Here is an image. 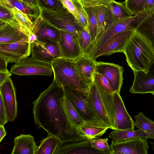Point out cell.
<instances>
[{"label": "cell", "instance_id": "4dcf8cb0", "mask_svg": "<svg viewBox=\"0 0 154 154\" xmlns=\"http://www.w3.org/2000/svg\"><path fill=\"white\" fill-rule=\"evenodd\" d=\"M83 7L86 11L88 16V26L93 47V51L97 35V22L96 11L95 6H83Z\"/></svg>", "mask_w": 154, "mask_h": 154}, {"label": "cell", "instance_id": "4316f807", "mask_svg": "<svg viewBox=\"0 0 154 154\" xmlns=\"http://www.w3.org/2000/svg\"><path fill=\"white\" fill-rule=\"evenodd\" d=\"M108 127H102L84 125L77 128L79 134L87 140L98 138L104 134L108 129Z\"/></svg>", "mask_w": 154, "mask_h": 154}, {"label": "cell", "instance_id": "7a4b0ae2", "mask_svg": "<svg viewBox=\"0 0 154 154\" xmlns=\"http://www.w3.org/2000/svg\"><path fill=\"white\" fill-rule=\"evenodd\" d=\"M123 53L128 66L134 72L142 71L147 73L154 63V47L136 30L128 41Z\"/></svg>", "mask_w": 154, "mask_h": 154}, {"label": "cell", "instance_id": "e0dca14e", "mask_svg": "<svg viewBox=\"0 0 154 154\" xmlns=\"http://www.w3.org/2000/svg\"><path fill=\"white\" fill-rule=\"evenodd\" d=\"M92 140L61 143L54 154H106L93 147Z\"/></svg>", "mask_w": 154, "mask_h": 154}, {"label": "cell", "instance_id": "74e56055", "mask_svg": "<svg viewBox=\"0 0 154 154\" xmlns=\"http://www.w3.org/2000/svg\"><path fill=\"white\" fill-rule=\"evenodd\" d=\"M145 0H125V5L133 16L143 11Z\"/></svg>", "mask_w": 154, "mask_h": 154}, {"label": "cell", "instance_id": "3957f363", "mask_svg": "<svg viewBox=\"0 0 154 154\" xmlns=\"http://www.w3.org/2000/svg\"><path fill=\"white\" fill-rule=\"evenodd\" d=\"M51 65L54 79L60 85L67 86L88 94L92 85L81 77L75 66L74 60L60 57L54 60Z\"/></svg>", "mask_w": 154, "mask_h": 154}, {"label": "cell", "instance_id": "5b68a950", "mask_svg": "<svg viewBox=\"0 0 154 154\" xmlns=\"http://www.w3.org/2000/svg\"><path fill=\"white\" fill-rule=\"evenodd\" d=\"M42 19L59 30L77 34L83 28L75 16L65 7L59 10L41 8Z\"/></svg>", "mask_w": 154, "mask_h": 154}, {"label": "cell", "instance_id": "ac0fdd59", "mask_svg": "<svg viewBox=\"0 0 154 154\" xmlns=\"http://www.w3.org/2000/svg\"><path fill=\"white\" fill-rule=\"evenodd\" d=\"M134 79L130 92L133 94L150 93L154 96V75L142 71L134 72Z\"/></svg>", "mask_w": 154, "mask_h": 154}, {"label": "cell", "instance_id": "d6986e66", "mask_svg": "<svg viewBox=\"0 0 154 154\" xmlns=\"http://www.w3.org/2000/svg\"><path fill=\"white\" fill-rule=\"evenodd\" d=\"M32 33L38 37L58 42L60 39L59 30L43 20L40 16L34 21Z\"/></svg>", "mask_w": 154, "mask_h": 154}, {"label": "cell", "instance_id": "7c38bea8", "mask_svg": "<svg viewBox=\"0 0 154 154\" xmlns=\"http://www.w3.org/2000/svg\"><path fill=\"white\" fill-rule=\"evenodd\" d=\"M123 68L114 63L97 62L95 72L103 75L108 81L114 92L120 93L124 79Z\"/></svg>", "mask_w": 154, "mask_h": 154}, {"label": "cell", "instance_id": "ab89813d", "mask_svg": "<svg viewBox=\"0 0 154 154\" xmlns=\"http://www.w3.org/2000/svg\"><path fill=\"white\" fill-rule=\"evenodd\" d=\"M108 138L94 139L92 140L91 144L94 148L104 152L106 154H112V151L107 142Z\"/></svg>", "mask_w": 154, "mask_h": 154}, {"label": "cell", "instance_id": "8992f818", "mask_svg": "<svg viewBox=\"0 0 154 154\" xmlns=\"http://www.w3.org/2000/svg\"><path fill=\"white\" fill-rule=\"evenodd\" d=\"M62 87L65 96L85 121V124L109 127L99 121L94 116L89 105L88 94L80 90L72 88L67 86Z\"/></svg>", "mask_w": 154, "mask_h": 154}, {"label": "cell", "instance_id": "603a6c76", "mask_svg": "<svg viewBox=\"0 0 154 154\" xmlns=\"http://www.w3.org/2000/svg\"><path fill=\"white\" fill-rule=\"evenodd\" d=\"M148 136V134L145 131L138 129L136 130L114 129L109 134L112 143H119L137 137L147 139Z\"/></svg>", "mask_w": 154, "mask_h": 154}, {"label": "cell", "instance_id": "7bdbcfd3", "mask_svg": "<svg viewBox=\"0 0 154 154\" xmlns=\"http://www.w3.org/2000/svg\"><path fill=\"white\" fill-rule=\"evenodd\" d=\"M64 6L76 17L77 13L72 0H60Z\"/></svg>", "mask_w": 154, "mask_h": 154}, {"label": "cell", "instance_id": "f1b7e54d", "mask_svg": "<svg viewBox=\"0 0 154 154\" xmlns=\"http://www.w3.org/2000/svg\"><path fill=\"white\" fill-rule=\"evenodd\" d=\"M135 30L147 39L154 47V12L143 20Z\"/></svg>", "mask_w": 154, "mask_h": 154}, {"label": "cell", "instance_id": "681fc988", "mask_svg": "<svg viewBox=\"0 0 154 154\" xmlns=\"http://www.w3.org/2000/svg\"><path fill=\"white\" fill-rule=\"evenodd\" d=\"M148 72L154 75V63L151 66Z\"/></svg>", "mask_w": 154, "mask_h": 154}, {"label": "cell", "instance_id": "9a60e30c", "mask_svg": "<svg viewBox=\"0 0 154 154\" xmlns=\"http://www.w3.org/2000/svg\"><path fill=\"white\" fill-rule=\"evenodd\" d=\"M115 129L134 130V122L128 112L120 93H113Z\"/></svg>", "mask_w": 154, "mask_h": 154}, {"label": "cell", "instance_id": "c3c4849f", "mask_svg": "<svg viewBox=\"0 0 154 154\" xmlns=\"http://www.w3.org/2000/svg\"><path fill=\"white\" fill-rule=\"evenodd\" d=\"M6 135V133L4 127V125H0V142Z\"/></svg>", "mask_w": 154, "mask_h": 154}, {"label": "cell", "instance_id": "7dc6e473", "mask_svg": "<svg viewBox=\"0 0 154 154\" xmlns=\"http://www.w3.org/2000/svg\"><path fill=\"white\" fill-rule=\"evenodd\" d=\"M29 5L33 7H39L37 0H20Z\"/></svg>", "mask_w": 154, "mask_h": 154}, {"label": "cell", "instance_id": "1f68e13d", "mask_svg": "<svg viewBox=\"0 0 154 154\" xmlns=\"http://www.w3.org/2000/svg\"><path fill=\"white\" fill-rule=\"evenodd\" d=\"M77 34L79 45L83 54L90 56L93 51V47L88 26L83 28Z\"/></svg>", "mask_w": 154, "mask_h": 154}, {"label": "cell", "instance_id": "d590c367", "mask_svg": "<svg viewBox=\"0 0 154 154\" xmlns=\"http://www.w3.org/2000/svg\"><path fill=\"white\" fill-rule=\"evenodd\" d=\"M93 82L98 87L109 94L114 92L108 80L102 74L95 72L94 74Z\"/></svg>", "mask_w": 154, "mask_h": 154}, {"label": "cell", "instance_id": "d4e9b609", "mask_svg": "<svg viewBox=\"0 0 154 154\" xmlns=\"http://www.w3.org/2000/svg\"><path fill=\"white\" fill-rule=\"evenodd\" d=\"M8 8L17 21L20 31L29 37L32 33L34 27L33 23L31 21L30 18L26 14L15 7Z\"/></svg>", "mask_w": 154, "mask_h": 154}, {"label": "cell", "instance_id": "f35d334b", "mask_svg": "<svg viewBox=\"0 0 154 154\" xmlns=\"http://www.w3.org/2000/svg\"><path fill=\"white\" fill-rule=\"evenodd\" d=\"M41 8L49 10H59L64 6L60 0H37Z\"/></svg>", "mask_w": 154, "mask_h": 154}, {"label": "cell", "instance_id": "484cf974", "mask_svg": "<svg viewBox=\"0 0 154 154\" xmlns=\"http://www.w3.org/2000/svg\"><path fill=\"white\" fill-rule=\"evenodd\" d=\"M60 141L55 137L48 134L40 142L35 154H54L59 145Z\"/></svg>", "mask_w": 154, "mask_h": 154}, {"label": "cell", "instance_id": "6da1fadb", "mask_svg": "<svg viewBox=\"0 0 154 154\" xmlns=\"http://www.w3.org/2000/svg\"><path fill=\"white\" fill-rule=\"evenodd\" d=\"M63 88L54 79L51 84L32 102L35 124L61 143L87 140L81 136L69 121L64 109Z\"/></svg>", "mask_w": 154, "mask_h": 154}, {"label": "cell", "instance_id": "52a82bcc", "mask_svg": "<svg viewBox=\"0 0 154 154\" xmlns=\"http://www.w3.org/2000/svg\"><path fill=\"white\" fill-rule=\"evenodd\" d=\"M10 72L19 75L51 76L53 70L51 63L41 61L32 57H27L12 65Z\"/></svg>", "mask_w": 154, "mask_h": 154}, {"label": "cell", "instance_id": "30bf717a", "mask_svg": "<svg viewBox=\"0 0 154 154\" xmlns=\"http://www.w3.org/2000/svg\"><path fill=\"white\" fill-rule=\"evenodd\" d=\"M134 31H126L114 35L90 56L95 60L102 56L110 55L119 52L123 53L126 43Z\"/></svg>", "mask_w": 154, "mask_h": 154}, {"label": "cell", "instance_id": "44dd1931", "mask_svg": "<svg viewBox=\"0 0 154 154\" xmlns=\"http://www.w3.org/2000/svg\"><path fill=\"white\" fill-rule=\"evenodd\" d=\"M11 154H35L38 146L30 134H21L14 139Z\"/></svg>", "mask_w": 154, "mask_h": 154}, {"label": "cell", "instance_id": "ffe728a7", "mask_svg": "<svg viewBox=\"0 0 154 154\" xmlns=\"http://www.w3.org/2000/svg\"><path fill=\"white\" fill-rule=\"evenodd\" d=\"M76 68L82 78L91 85L97 62L90 56L83 54L74 60Z\"/></svg>", "mask_w": 154, "mask_h": 154}, {"label": "cell", "instance_id": "cb8c5ba5", "mask_svg": "<svg viewBox=\"0 0 154 154\" xmlns=\"http://www.w3.org/2000/svg\"><path fill=\"white\" fill-rule=\"evenodd\" d=\"M0 5L8 8L15 7L26 14L31 19H37L40 15L39 7L31 6L20 0H0Z\"/></svg>", "mask_w": 154, "mask_h": 154}, {"label": "cell", "instance_id": "ee69618b", "mask_svg": "<svg viewBox=\"0 0 154 154\" xmlns=\"http://www.w3.org/2000/svg\"><path fill=\"white\" fill-rule=\"evenodd\" d=\"M8 63L6 59L3 56L0 55V72L8 71L7 69Z\"/></svg>", "mask_w": 154, "mask_h": 154}, {"label": "cell", "instance_id": "8d00e7d4", "mask_svg": "<svg viewBox=\"0 0 154 154\" xmlns=\"http://www.w3.org/2000/svg\"><path fill=\"white\" fill-rule=\"evenodd\" d=\"M77 13L76 18L79 25L84 28L88 24V16L87 13L80 1H73Z\"/></svg>", "mask_w": 154, "mask_h": 154}, {"label": "cell", "instance_id": "bcb514c9", "mask_svg": "<svg viewBox=\"0 0 154 154\" xmlns=\"http://www.w3.org/2000/svg\"><path fill=\"white\" fill-rule=\"evenodd\" d=\"M154 8V0H145L143 6L144 10H148Z\"/></svg>", "mask_w": 154, "mask_h": 154}, {"label": "cell", "instance_id": "5bb4252c", "mask_svg": "<svg viewBox=\"0 0 154 154\" xmlns=\"http://www.w3.org/2000/svg\"><path fill=\"white\" fill-rule=\"evenodd\" d=\"M112 154H147V139L137 137L122 142L111 143Z\"/></svg>", "mask_w": 154, "mask_h": 154}, {"label": "cell", "instance_id": "e575fe53", "mask_svg": "<svg viewBox=\"0 0 154 154\" xmlns=\"http://www.w3.org/2000/svg\"><path fill=\"white\" fill-rule=\"evenodd\" d=\"M0 21L8 23L20 30L18 23L11 11L8 8L1 5Z\"/></svg>", "mask_w": 154, "mask_h": 154}, {"label": "cell", "instance_id": "8fae6325", "mask_svg": "<svg viewBox=\"0 0 154 154\" xmlns=\"http://www.w3.org/2000/svg\"><path fill=\"white\" fill-rule=\"evenodd\" d=\"M88 96L89 107L96 118L109 128L113 130L105 104L97 87L93 82Z\"/></svg>", "mask_w": 154, "mask_h": 154}, {"label": "cell", "instance_id": "836d02e7", "mask_svg": "<svg viewBox=\"0 0 154 154\" xmlns=\"http://www.w3.org/2000/svg\"><path fill=\"white\" fill-rule=\"evenodd\" d=\"M95 7L97 13V38L103 30L108 21L109 15L108 9L107 6L99 5Z\"/></svg>", "mask_w": 154, "mask_h": 154}, {"label": "cell", "instance_id": "b9f144b4", "mask_svg": "<svg viewBox=\"0 0 154 154\" xmlns=\"http://www.w3.org/2000/svg\"><path fill=\"white\" fill-rule=\"evenodd\" d=\"M6 110L2 96H0V125H4L8 121Z\"/></svg>", "mask_w": 154, "mask_h": 154}, {"label": "cell", "instance_id": "f546056e", "mask_svg": "<svg viewBox=\"0 0 154 154\" xmlns=\"http://www.w3.org/2000/svg\"><path fill=\"white\" fill-rule=\"evenodd\" d=\"M63 104L65 112L72 124L78 128L85 123L74 106L64 95Z\"/></svg>", "mask_w": 154, "mask_h": 154}, {"label": "cell", "instance_id": "d6a6232c", "mask_svg": "<svg viewBox=\"0 0 154 154\" xmlns=\"http://www.w3.org/2000/svg\"><path fill=\"white\" fill-rule=\"evenodd\" d=\"M115 20L132 16L124 2L113 0L107 6Z\"/></svg>", "mask_w": 154, "mask_h": 154}, {"label": "cell", "instance_id": "4fadbf2b", "mask_svg": "<svg viewBox=\"0 0 154 154\" xmlns=\"http://www.w3.org/2000/svg\"><path fill=\"white\" fill-rule=\"evenodd\" d=\"M60 31V39L58 43L61 57L75 60L82 55L83 54L79 45L77 34L62 30Z\"/></svg>", "mask_w": 154, "mask_h": 154}, {"label": "cell", "instance_id": "f6af8a7d", "mask_svg": "<svg viewBox=\"0 0 154 154\" xmlns=\"http://www.w3.org/2000/svg\"><path fill=\"white\" fill-rule=\"evenodd\" d=\"M12 74L8 71L0 72V85L10 77Z\"/></svg>", "mask_w": 154, "mask_h": 154}, {"label": "cell", "instance_id": "83f0119b", "mask_svg": "<svg viewBox=\"0 0 154 154\" xmlns=\"http://www.w3.org/2000/svg\"><path fill=\"white\" fill-rule=\"evenodd\" d=\"M134 119V126L148 134L147 139H154V122L141 112L135 116Z\"/></svg>", "mask_w": 154, "mask_h": 154}, {"label": "cell", "instance_id": "60d3db41", "mask_svg": "<svg viewBox=\"0 0 154 154\" xmlns=\"http://www.w3.org/2000/svg\"><path fill=\"white\" fill-rule=\"evenodd\" d=\"M113 0H80L83 6L94 7L99 5L107 6Z\"/></svg>", "mask_w": 154, "mask_h": 154}, {"label": "cell", "instance_id": "2e32d148", "mask_svg": "<svg viewBox=\"0 0 154 154\" xmlns=\"http://www.w3.org/2000/svg\"><path fill=\"white\" fill-rule=\"evenodd\" d=\"M0 92L8 119L14 121L17 116V105L16 90L10 77L0 85Z\"/></svg>", "mask_w": 154, "mask_h": 154}, {"label": "cell", "instance_id": "ba28073f", "mask_svg": "<svg viewBox=\"0 0 154 154\" xmlns=\"http://www.w3.org/2000/svg\"><path fill=\"white\" fill-rule=\"evenodd\" d=\"M30 43L32 57L37 59L51 63L54 59L61 57L57 42L37 37Z\"/></svg>", "mask_w": 154, "mask_h": 154}, {"label": "cell", "instance_id": "277c9868", "mask_svg": "<svg viewBox=\"0 0 154 154\" xmlns=\"http://www.w3.org/2000/svg\"><path fill=\"white\" fill-rule=\"evenodd\" d=\"M153 12L154 8L143 10L134 16L114 20L106 26L97 37L91 54L99 49L114 35L126 31L135 30L143 20Z\"/></svg>", "mask_w": 154, "mask_h": 154}, {"label": "cell", "instance_id": "7402d4cb", "mask_svg": "<svg viewBox=\"0 0 154 154\" xmlns=\"http://www.w3.org/2000/svg\"><path fill=\"white\" fill-rule=\"evenodd\" d=\"M26 36L19 29L0 21V44L16 42Z\"/></svg>", "mask_w": 154, "mask_h": 154}, {"label": "cell", "instance_id": "f907efd6", "mask_svg": "<svg viewBox=\"0 0 154 154\" xmlns=\"http://www.w3.org/2000/svg\"><path fill=\"white\" fill-rule=\"evenodd\" d=\"M73 1H76V2H78L80 1V0H72Z\"/></svg>", "mask_w": 154, "mask_h": 154}, {"label": "cell", "instance_id": "9c48e42d", "mask_svg": "<svg viewBox=\"0 0 154 154\" xmlns=\"http://www.w3.org/2000/svg\"><path fill=\"white\" fill-rule=\"evenodd\" d=\"M31 52L30 42L27 36L16 42L0 44V55L4 57L8 63H16L29 57Z\"/></svg>", "mask_w": 154, "mask_h": 154}]
</instances>
